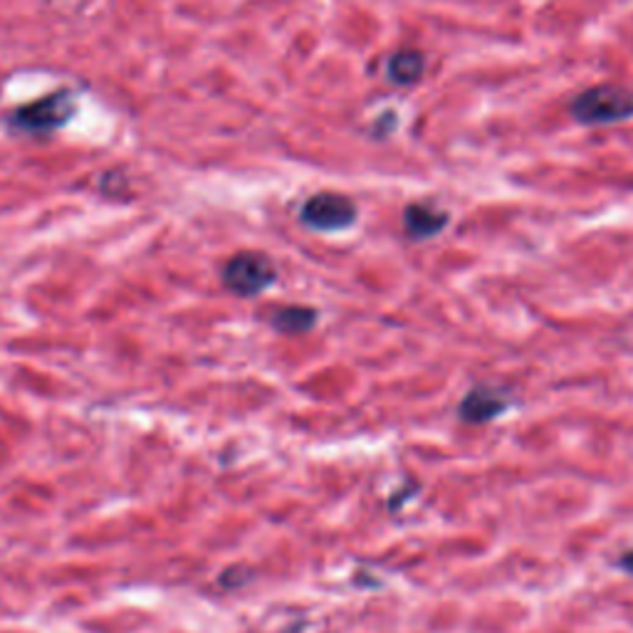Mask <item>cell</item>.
<instances>
[{"instance_id":"obj_6","label":"cell","mask_w":633,"mask_h":633,"mask_svg":"<svg viewBox=\"0 0 633 633\" xmlns=\"http://www.w3.org/2000/svg\"><path fill=\"white\" fill-rule=\"evenodd\" d=\"M510 409V401L493 389L478 386L461 403V419L468 423H488L502 416Z\"/></svg>"},{"instance_id":"obj_4","label":"cell","mask_w":633,"mask_h":633,"mask_svg":"<svg viewBox=\"0 0 633 633\" xmlns=\"http://www.w3.org/2000/svg\"><path fill=\"white\" fill-rule=\"evenodd\" d=\"M302 223L314 228V231H344L356 221V203L344 193L324 191L314 193L312 199L302 205Z\"/></svg>"},{"instance_id":"obj_7","label":"cell","mask_w":633,"mask_h":633,"mask_svg":"<svg viewBox=\"0 0 633 633\" xmlns=\"http://www.w3.org/2000/svg\"><path fill=\"white\" fill-rule=\"evenodd\" d=\"M425 72V58L419 50H399L386 60V78L394 84H416Z\"/></svg>"},{"instance_id":"obj_9","label":"cell","mask_w":633,"mask_h":633,"mask_svg":"<svg viewBox=\"0 0 633 633\" xmlns=\"http://www.w3.org/2000/svg\"><path fill=\"white\" fill-rule=\"evenodd\" d=\"M616 566H619V570H624L626 574H633V552H626L624 556H621V560L616 562Z\"/></svg>"},{"instance_id":"obj_8","label":"cell","mask_w":633,"mask_h":633,"mask_svg":"<svg viewBox=\"0 0 633 633\" xmlns=\"http://www.w3.org/2000/svg\"><path fill=\"white\" fill-rule=\"evenodd\" d=\"M316 322V312L312 308H302V304H292V308H282L272 314V326L282 334H302L310 332Z\"/></svg>"},{"instance_id":"obj_1","label":"cell","mask_w":633,"mask_h":633,"mask_svg":"<svg viewBox=\"0 0 633 633\" xmlns=\"http://www.w3.org/2000/svg\"><path fill=\"white\" fill-rule=\"evenodd\" d=\"M572 117L584 127H606L633 117V92L621 84H599L574 97Z\"/></svg>"},{"instance_id":"obj_5","label":"cell","mask_w":633,"mask_h":633,"mask_svg":"<svg viewBox=\"0 0 633 633\" xmlns=\"http://www.w3.org/2000/svg\"><path fill=\"white\" fill-rule=\"evenodd\" d=\"M451 215L433 209L429 203H411L406 211H403V228H406L409 238L413 240H429L433 235L443 233V228L449 225Z\"/></svg>"},{"instance_id":"obj_3","label":"cell","mask_w":633,"mask_h":633,"mask_svg":"<svg viewBox=\"0 0 633 633\" xmlns=\"http://www.w3.org/2000/svg\"><path fill=\"white\" fill-rule=\"evenodd\" d=\"M278 278V268L272 260L255 250L233 255L223 265V285L238 298H255L265 292Z\"/></svg>"},{"instance_id":"obj_2","label":"cell","mask_w":633,"mask_h":633,"mask_svg":"<svg viewBox=\"0 0 633 633\" xmlns=\"http://www.w3.org/2000/svg\"><path fill=\"white\" fill-rule=\"evenodd\" d=\"M74 94L70 90H58L52 94L40 97L38 102H30L26 107H20L13 114V127L23 129L28 134H50L58 132L60 127H64L74 117Z\"/></svg>"}]
</instances>
